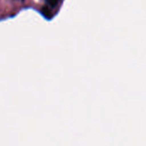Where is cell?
Listing matches in <instances>:
<instances>
[{
    "label": "cell",
    "mask_w": 146,
    "mask_h": 146,
    "mask_svg": "<svg viewBox=\"0 0 146 146\" xmlns=\"http://www.w3.org/2000/svg\"><path fill=\"white\" fill-rule=\"evenodd\" d=\"M42 13H43V15H44L46 18H50V17L51 16V14H50L49 9H47V8H45V7H44V8L42 9Z\"/></svg>",
    "instance_id": "6da1fadb"
},
{
    "label": "cell",
    "mask_w": 146,
    "mask_h": 146,
    "mask_svg": "<svg viewBox=\"0 0 146 146\" xmlns=\"http://www.w3.org/2000/svg\"><path fill=\"white\" fill-rule=\"evenodd\" d=\"M59 1H60V0H46V3H47L50 7L54 8V7H56V6L58 4Z\"/></svg>",
    "instance_id": "7a4b0ae2"
}]
</instances>
